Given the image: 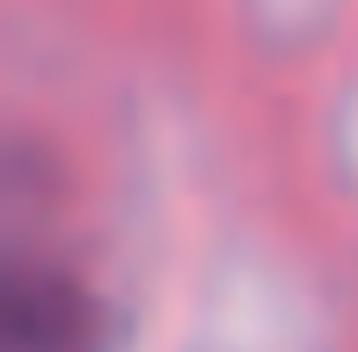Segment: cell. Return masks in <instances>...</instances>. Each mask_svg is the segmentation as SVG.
Returning <instances> with one entry per match:
<instances>
[{"label": "cell", "instance_id": "obj_1", "mask_svg": "<svg viewBox=\"0 0 358 352\" xmlns=\"http://www.w3.org/2000/svg\"><path fill=\"white\" fill-rule=\"evenodd\" d=\"M107 346V309L101 296L50 265L0 252V352H101Z\"/></svg>", "mask_w": 358, "mask_h": 352}]
</instances>
